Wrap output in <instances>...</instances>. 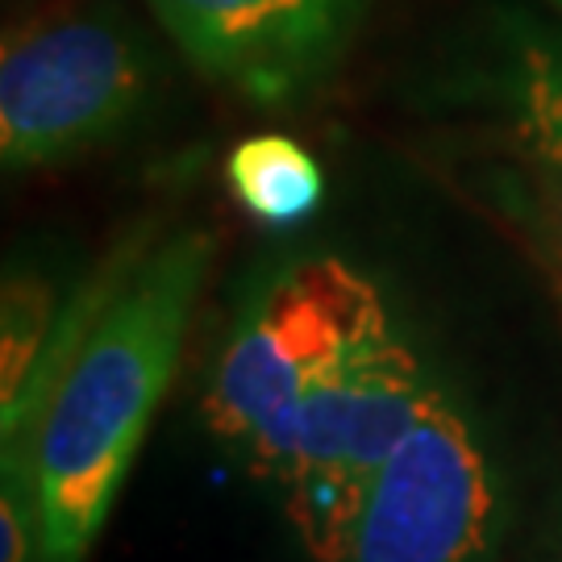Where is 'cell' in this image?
<instances>
[{
	"mask_svg": "<svg viewBox=\"0 0 562 562\" xmlns=\"http://www.w3.org/2000/svg\"><path fill=\"white\" fill-rule=\"evenodd\" d=\"M55 334L50 317V288L34 276H9L4 283V338H0V408L9 413L21 401V392L30 387L38 371L46 341Z\"/></svg>",
	"mask_w": 562,
	"mask_h": 562,
	"instance_id": "9",
	"label": "cell"
},
{
	"mask_svg": "<svg viewBox=\"0 0 562 562\" xmlns=\"http://www.w3.org/2000/svg\"><path fill=\"white\" fill-rule=\"evenodd\" d=\"M209 80L262 109L308 97L334 71L371 0H146Z\"/></svg>",
	"mask_w": 562,
	"mask_h": 562,
	"instance_id": "6",
	"label": "cell"
},
{
	"mask_svg": "<svg viewBox=\"0 0 562 562\" xmlns=\"http://www.w3.org/2000/svg\"><path fill=\"white\" fill-rule=\"evenodd\" d=\"M38 554V513L30 483L18 467L4 462V496H0V562H30Z\"/></svg>",
	"mask_w": 562,
	"mask_h": 562,
	"instance_id": "10",
	"label": "cell"
},
{
	"mask_svg": "<svg viewBox=\"0 0 562 562\" xmlns=\"http://www.w3.org/2000/svg\"><path fill=\"white\" fill-rule=\"evenodd\" d=\"M209 267L204 229L117 255L55 325L21 401L0 413L4 462L25 475L38 513V562L88 559L176 375Z\"/></svg>",
	"mask_w": 562,
	"mask_h": 562,
	"instance_id": "1",
	"label": "cell"
},
{
	"mask_svg": "<svg viewBox=\"0 0 562 562\" xmlns=\"http://www.w3.org/2000/svg\"><path fill=\"white\" fill-rule=\"evenodd\" d=\"M155 92V55L113 9H71L18 30L0 59L9 171L80 159L125 134Z\"/></svg>",
	"mask_w": 562,
	"mask_h": 562,
	"instance_id": "4",
	"label": "cell"
},
{
	"mask_svg": "<svg viewBox=\"0 0 562 562\" xmlns=\"http://www.w3.org/2000/svg\"><path fill=\"white\" fill-rule=\"evenodd\" d=\"M429 392L422 355L392 325L241 450L259 480L280 487L283 513L317 562H346L367 492Z\"/></svg>",
	"mask_w": 562,
	"mask_h": 562,
	"instance_id": "2",
	"label": "cell"
},
{
	"mask_svg": "<svg viewBox=\"0 0 562 562\" xmlns=\"http://www.w3.org/2000/svg\"><path fill=\"white\" fill-rule=\"evenodd\" d=\"M542 4L550 9V13H559V18H562V0H542Z\"/></svg>",
	"mask_w": 562,
	"mask_h": 562,
	"instance_id": "11",
	"label": "cell"
},
{
	"mask_svg": "<svg viewBox=\"0 0 562 562\" xmlns=\"http://www.w3.org/2000/svg\"><path fill=\"white\" fill-rule=\"evenodd\" d=\"M496 529V471L462 408L434 383L367 492L346 562H487Z\"/></svg>",
	"mask_w": 562,
	"mask_h": 562,
	"instance_id": "5",
	"label": "cell"
},
{
	"mask_svg": "<svg viewBox=\"0 0 562 562\" xmlns=\"http://www.w3.org/2000/svg\"><path fill=\"white\" fill-rule=\"evenodd\" d=\"M225 183L234 201L271 229L308 222L325 201V171L296 138L259 134L229 150Z\"/></svg>",
	"mask_w": 562,
	"mask_h": 562,
	"instance_id": "8",
	"label": "cell"
},
{
	"mask_svg": "<svg viewBox=\"0 0 562 562\" xmlns=\"http://www.w3.org/2000/svg\"><path fill=\"white\" fill-rule=\"evenodd\" d=\"M483 97L521 159L562 262V18L501 4L483 46Z\"/></svg>",
	"mask_w": 562,
	"mask_h": 562,
	"instance_id": "7",
	"label": "cell"
},
{
	"mask_svg": "<svg viewBox=\"0 0 562 562\" xmlns=\"http://www.w3.org/2000/svg\"><path fill=\"white\" fill-rule=\"evenodd\" d=\"M392 325L383 292L350 262L317 255L283 267L225 341L204 392V422L225 446L246 450Z\"/></svg>",
	"mask_w": 562,
	"mask_h": 562,
	"instance_id": "3",
	"label": "cell"
}]
</instances>
